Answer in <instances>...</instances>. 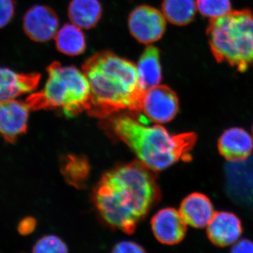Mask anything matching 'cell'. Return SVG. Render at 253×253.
Wrapping results in <instances>:
<instances>
[{"mask_svg":"<svg viewBox=\"0 0 253 253\" xmlns=\"http://www.w3.org/2000/svg\"><path fill=\"white\" fill-rule=\"evenodd\" d=\"M41 79L38 73H18L0 67V103L34 91Z\"/></svg>","mask_w":253,"mask_h":253,"instance_id":"cell-13","label":"cell"},{"mask_svg":"<svg viewBox=\"0 0 253 253\" xmlns=\"http://www.w3.org/2000/svg\"><path fill=\"white\" fill-rule=\"evenodd\" d=\"M232 253H253V242L250 240H238L233 244Z\"/></svg>","mask_w":253,"mask_h":253,"instance_id":"cell-24","label":"cell"},{"mask_svg":"<svg viewBox=\"0 0 253 253\" xmlns=\"http://www.w3.org/2000/svg\"><path fill=\"white\" fill-rule=\"evenodd\" d=\"M177 95L170 87L158 84L143 94L140 113L156 124H164L174 119L179 111Z\"/></svg>","mask_w":253,"mask_h":253,"instance_id":"cell-7","label":"cell"},{"mask_svg":"<svg viewBox=\"0 0 253 253\" xmlns=\"http://www.w3.org/2000/svg\"><path fill=\"white\" fill-rule=\"evenodd\" d=\"M210 49L218 63L240 73L253 66V12L235 10L210 20L206 31Z\"/></svg>","mask_w":253,"mask_h":253,"instance_id":"cell-4","label":"cell"},{"mask_svg":"<svg viewBox=\"0 0 253 253\" xmlns=\"http://www.w3.org/2000/svg\"><path fill=\"white\" fill-rule=\"evenodd\" d=\"M221 156L230 162H241L251 156L253 149V137L240 127L224 131L218 141Z\"/></svg>","mask_w":253,"mask_h":253,"instance_id":"cell-12","label":"cell"},{"mask_svg":"<svg viewBox=\"0 0 253 253\" xmlns=\"http://www.w3.org/2000/svg\"><path fill=\"white\" fill-rule=\"evenodd\" d=\"M113 252L117 253H144L145 250L136 243L131 242V241H122V242L118 243L114 246Z\"/></svg>","mask_w":253,"mask_h":253,"instance_id":"cell-23","label":"cell"},{"mask_svg":"<svg viewBox=\"0 0 253 253\" xmlns=\"http://www.w3.org/2000/svg\"><path fill=\"white\" fill-rule=\"evenodd\" d=\"M23 26L25 33L32 41L45 42L56 36L59 31V19L49 6L36 5L25 14Z\"/></svg>","mask_w":253,"mask_h":253,"instance_id":"cell-8","label":"cell"},{"mask_svg":"<svg viewBox=\"0 0 253 253\" xmlns=\"http://www.w3.org/2000/svg\"><path fill=\"white\" fill-rule=\"evenodd\" d=\"M208 236L213 244L226 247L235 244L242 234V224L234 213L215 212L207 226Z\"/></svg>","mask_w":253,"mask_h":253,"instance_id":"cell-11","label":"cell"},{"mask_svg":"<svg viewBox=\"0 0 253 253\" xmlns=\"http://www.w3.org/2000/svg\"><path fill=\"white\" fill-rule=\"evenodd\" d=\"M200 14L211 19L220 17L231 11L230 0H196Z\"/></svg>","mask_w":253,"mask_h":253,"instance_id":"cell-20","label":"cell"},{"mask_svg":"<svg viewBox=\"0 0 253 253\" xmlns=\"http://www.w3.org/2000/svg\"><path fill=\"white\" fill-rule=\"evenodd\" d=\"M179 213L186 225L204 228L215 214L212 202L206 195L193 193L181 202Z\"/></svg>","mask_w":253,"mask_h":253,"instance_id":"cell-14","label":"cell"},{"mask_svg":"<svg viewBox=\"0 0 253 253\" xmlns=\"http://www.w3.org/2000/svg\"><path fill=\"white\" fill-rule=\"evenodd\" d=\"M159 197L156 179L149 169L139 163L123 165L101 178L94 192V201L107 224L131 234L139 221Z\"/></svg>","mask_w":253,"mask_h":253,"instance_id":"cell-1","label":"cell"},{"mask_svg":"<svg viewBox=\"0 0 253 253\" xmlns=\"http://www.w3.org/2000/svg\"><path fill=\"white\" fill-rule=\"evenodd\" d=\"M68 15L73 24L82 29H91L101 19L102 6L99 0H71Z\"/></svg>","mask_w":253,"mask_h":253,"instance_id":"cell-16","label":"cell"},{"mask_svg":"<svg viewBox=\"0 0 253 253\" xmlns=\"http://www.w3.org/2000/svg\"><path fill=\"white\" fill-rule=\"evenodd\" d=\"M31 111L26 101L13 99L0 103V134L12 142L24 134Z\"/></svg>","mask_w":253,"mask_h":253,"instance_id":"cell-9","label":"cell"},{"mask_svg":"<svg viewBox=\"0 0 253 253\" xmlns=\"http://www.w3.org/2000/svg\"><path fill=\"white\" fill-rule=\"evenodd\" d=\"M197 7L194 0H163L162 12L173 25L184 26L192 22Z\"/></svg>","mask_w":253,"mask_h":253,"instance_id":"cell-18","label":"cell"},{"mask_svg":"<svg viewBox=\"0 0 253 253\" xmlns=\"http://www.w3.org/2000/svg\"><path fill=\"white\" fill-rule=\"evenodd\" d=\"M166 21L159 10L149 5H141L131 11L128 18V27L136 41L141 44H150L164 36Z\"/></svg>","mask_w":253,"mask_h":253,"instance_id":"cell-6","label":"cell"},{"mask_svg":"<svg viewBox=\"0 0 253 253\" xmlns=\"http://www.w3.org/2000/svg\"><path fill=\"white\" fill-rule=\"evenodd\" d=\"M109 125L115 135L127 145L150 170H163L178 161L191 159L189 152L196 141L194 133L174 135L159 125L146 126L123 115L111 118Z\"/></svg>","mask_w":253,"mask_h":253,"instance_id":"cell-3","label":"cell"},{"mask_svg":"<svg viewBox=\"0 0 253 253\" xmlns=\"http://www.w3.org/2000/svg\"><path fill=\"white\" fill-rule=\"evenodd\" d=\"M20 226H21L20 231H22L23 234L25 232L29 233L30 231L33 230V229H34V220L33 219H26V220L22 221V224Z\"/></svg>","mask_w":253,"mask_h":253,"instance_id":"cell-25","label":"cell"},{"mask_svg":"<svg viewBox=\"0 0 253 253\" xmlns=\"http://www.w3.org/2000/svg\"><path fill=\"white\" fill-rule=\"evenodd\" d=\"M151 227L155 237L163 244H177L185 237L186 224L174 208H165L156 213Z\"/></svg>","mask_w":253,"mask_h":253,"instance_id":"cell-10","label":"cell"},{"mask_svg":"<svg viewBox=\"0 0 253 253\" xmlns=\"http://www.w3.org/2000/svg\"><path fill=\"white\" fill-rule=\"evenodd\" d=\"M89 165L83 158L68 156L62 164L63 176L73 186L83 185L89 174Z\"/></svg>","mask_w":253,"mask_h":253,"instance_id":"cell-19","label":"cell"},{"mask_svg":"<svg viewBox=\"0 0 253 253\" xmlns=\"http://www.w3.org/2000/svg\"><path fill=\"white\" fill-rule=\"evenodd\" d=\"M90 86L91 116L106 118L122 111L139 113L144 91L136 66L109 51H100L82 67Z\"/></svg>","mask_w":253,"mask_h":253,"instance_id":"cell-2","label":"cell"},{"mask_svg":"<svg viewBox=\"0 0 253 253\" xmlns=\"http://www.w3.org/2000/svg\"><path fill=\"white\" fill-rule=\"evenodd\" d=\"M56 46L60 52L70 56H76L84 52L86 39L81 28L74 24H65L55 36Z\"/></svg>","mask_w":253,"mask_h":253,"instance_id":"cell-17","label":"cell"},{"mask_svg":"<svg viewBox=\"0 0 253 253\" xmlns=\"http://www.w3.org/2000/svg\"></svg>","mask_w":253,"mask_h":253,"instance_id":"cell-26","label":"cell"},{"mask_svg":"<svg viewBox=\"0 0 253 253\" xmlns=\"http://www.w3.org/2000/svg\"><path fill=\"white\" fill-rule=\"evenodd\" d=\"M44 88L26 98L32 111L60 109L68 118L77 116L90 107V86L83 71L76 66L51 63L46 68Z\"/></svg>","mask_w":253,"mask_h":253,"instance_id":"cell-5","label":"cell"},{"mask_svg":"<svg viewBox=\"0 0 253 253\" xmlns=\"http://www.w3.org/2000/svg\"><path fill=\"white\" fill-rule=\"evenodd\" d=\"M33 252L52 253H67V246L56 236H46L40 239L33 247Z\"/></svg>","mask_w":253,"mask_h":253,"instance_id":"cell-21","label":"cell"},{"mask_svg":"<svg viewBox=\"0 0 253 253\" xmlns=\"http://www.w3.org/2000/svg\"><path fill=\"white\" fill-rule=\"evenodd\" d=\"M14 11V0H0V28L5 27L11 21Z\"/></svg>","mask_w":253,"mask_h":253,"instance_id":"cell-22","label":"cell"},{"mask_svg":"<svg viewBox=\"0 0 253 253\" xmlns=\"http://www.w3.org/2000/svg\"><path fill=\"white\" fill-rule=\"evenodd\" d=\"M136 66L139 84L144 92L160 84L162 81V68L161 54L157 47L146 46Z\"/></svg>","mask_w":253,"mask_h":253,"instance_id":"cell-15","label":"cell"}]
</instances>
